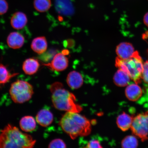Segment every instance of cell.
I'll return each mask as SVG.
<instances>
[{
    "instance_id": "9c48e42d",
    "label": "cell",
    "mask_w": 148,
    "mask_h": 148,
    "mask_svg": "<svg viewBox=\"0 0 148 148\" xmlns=\"http://www.w3.org/2000/svg\"><path fill=\"white\" fill-rule=\"evenodd\" d=\"M36 121L40 126L46 127L52 123L53 116L51 111L47 109H42L37 113L36 116Z\"/></svg>"
},
{
    "instance_id": "484cf974",
    "label": "cell",
    "mask_w": 148,
    "mask_h": 148,
    "mask_svg": "<svg viewBox=\"0 0 148 148\" xmlns=\"http://www.w3.org/2000/svg\"><path fill=\"white\" fill-rule=\"evenodd\" d=\"M144 22L145 25L148 27V12L144 16Z\"/></svg>"
},
{
    "instance_id": "7402d4cb",
    "label": "cell",
    "mask_w": 148,
    "mask_h": 148,
    "mask_svg": "<svg viewBox=\"0 0 148 148\" xmlns=\"http://www.w3.org/2000/svg\"><path fill=\"white\" fill-rule=\"evenodd\" d=\"M49 148H66V145L62 140L60 138L55 139L50 142L49 145Z\"/></svg>"
},
{
    "instance_id": "3957f363",
    "label": "cell",
    "mask_w": 148,
    "mask_h": 148,
    "mask_svg": "<svg viewBox=\"0 0 148 148\" xmlns=\"http://www.w3.org/2000/svg\"><path fill=\"white\" fill-rule=\"evenodd\" d=\"M53 106L57 110L66 112H79L82 108L76 103L75 95L64 88L62 83L56 82L49 87Z\"/></svg>"
},
{
    "instance_id": "4fadbf2b",
    "label": "cell",
    "mask_w": 148,
    "mask_h": 148,
    "mask_svg": "<svg viewBox=\"0 0 148 148\" xmlns=\"http://www.w3.org/2000/svg\"><path fill=\"white\" fill-rule=\"evenodd\" d=\"M27 23L26 15L21 12L15 13L11 18V25L14 29H23L26 25Z\"/></svg>"
},
{
    "instance_id": "8fae6325",
    "label": "cell",
    "mask_w": 148,
    "mask_h": 148,
    "mask_svg": "<svg viewBox=\"0 0 148 148\" xmlns=\"http://www.w3.org/2000/svg\"><path fill=\"white\" fill-rule=\"evenodd\" d=\"M7 43L11 48L17 49L21 48L25 43L24 36L20 33L14 32L11 33L7 38Z\"/></svg>"
},
{
    "instance_id": "30bf717a",
    "label": "cell",
    "mask_w": 148,
    "mask_h": 148,
    "mask_svg": "<svg viewBox=\"0 0 148 148\" xmlns=\"http://www.w3.org/2000/svg\"><path fill=\"white\" fill-rule=\"evenodd\" d=\"M126 97L129 100L136 101L141 97L143 91L141 88L136 83H132L127 86L125 90Z\"/></svg>"
},
{
    "instance_id": "44dd1931",
    "label": "cell",
    "mask_w": 148,
    "mask_h": 148,
    "mask_svg": "<svg viewBox=\"0 0 148 148\" xmlns=\"http://www.w3.org/2000/svg\"><path fill=\"white\" fill-rule=\"evenodd\" d=\"M122 147L124 148H136L138 147V141L136 136H128L122 140Z\"/></svg>"
},
{
    "instance_id": "cb8c5ba5",
    "label": "cell",
    "mask_w": 148,
    "mask_h": 148,
    "mask_svg": "<svg viewBox=\"0 0 148 148\" xmlns=\"http://www.w3.org/2000/svg\"><path fill=\"white\" fill-rule=\"evenodd\" d=\"M8 5L5 0H0V15L4 14L8 11Z\"/></svg>"
},
{
    "instance_id": "7a4b0ae2",
    "label": "cell",
    "mask_w": 148,
    "mask_h": 148,
    "mask_svg": "<svg viewBox=\"0 0 148 148\" xmlns=\"http://www.w3.org/2000/svg\"><path fill=\"white\" fill-rule=\"evenodd\" d=\"M36 142L31 135L10 124L5 126L0 134V148H32Z\"/></svg>"
},
{
    "instance_id": "5bb4252c",
    "label": "cell",
    "mask_w": 148,
    "mask_h": 148,
    "mask_svg": "<svg viewBox=\"0 0 148 148\" xmlns=\"http://www.w3.org/2000/svg\"><path fill=\"white\" fill-rule=\"evenodd\" d=\"M134 115H130L125 112L119 114L116 118L118 127L123 131H127L131 128Z\"/></svg>"
},
{
    "instance_id": "d4e9b609",
    "label": "cell",
    "mask_w": 148,
    "mask_h": 148,
    "mask_svg": "<svg viewBox=\"0 0 148 148\" xmlns=\"http://www.w3.org/2000/svg\"><path fill=\"white\" fill-rule=\"evenodd\" d=\"M86 148H102L100 142L99 140H90L87 144Z\"/></svg>"
},
{
    "instance_id": "277c9868",
    "label": "cell",
    "mask_w": 148,
    "mask_h": 148,
    "mask_svg": "<svg viewBox=\"0 0 148 148\" xmlns=\"http://www.w3.org/2000/svg\"><path fill=\"white\" fill-rule=\"evenodd\" d=\"M115 65L116 67L128 74L131 79L136 84L141 82L143 64L138 51H135L133 56L127 60H122L117 57Z\"/></svg>"
},
{
    "instance_id": "603a6c76",
    "label": "cell",
    "mask_w": 148,
    "mask_h": 148,
    "mask_svg": "<svg viewBox=\"0 0 148 148\" xmlns=\"http://www.w3.org/2000/svg\"><path fill=\"white\" fill-rule=\"evenodd\" d=\"M142 79H143L144 82L148 84V60L143 64Z\"/></svg>"
},
{
    "instance_id": "2e32d148",
    "label": "cell",
    "mask_w": 148,
    "mask_h": 148,
    "mask_svg": "<svg viewBox=\"0 0 148 148\" xmlns=\"http://www.w3.org/2000/svg\"><path fill=\"white\" fill-rule=\"evenodd\" d=\"M33 51L38 54L45 52L47 48V42L45 37L40 36L34 39L31 44Z\"/></svg>"
},
{
    "instance_id": "ba28073f",
    "label": "cell",
    "mask_w": 148,
    "mask_h": 148,
    "mask_svg": "<svg viewBox=\"0 0 148 148\" xmlns=\"http://www.w3.org/2000/svg\"><path fill=\"white\" fill-rule=\"evenodd\" d=\"M135 52L134 46L128 42H121L117 46L116 49L118 57L122 60H127L131 58Z\"/></svg>"
},
{
    "instance_id": "e0dca14e",
    "label": "cell",
    "mask_w": 148,
    "mask_h": 148,
    "mask_svg": "<svg viewBox=\"0 0 148 148\" xmlns=\"http://www.w3.org/2000/svg\"><path fill=\"white\" fill-rule=\"evenodd\" d=\"M19 125L20 128L24 132H32L36 129V122L33 116H26L22 118L20 120Z\"/></svg>"
},
{
    "instance_id": "52a82bcc",
    "label": "cell",
    "mask_w": 148,
    "mask_h": 148,
    "mask_svg": "<svg viewBox=\"0 0 148 148\" xmlns=\"http://www.w3.org/2000/svg\"><path fill=\"white\" fill-rule=\"evenodd\" d=\"M68 60L63 53H58L55 56L51 62L43 65L52 71L60 72L64 71L68 66Z\"/></svg>"
},
{
    "instance_id": "d6986e66",
    "label": "cell",
    "mask_w": 148,
    "mask_h": 148,
    "mask_svg": "<svg viewBox=\"0 0 148 148\" xmlns=\"http://www.w3.org/2000/svg\"><path fill=\"white\" fill-rule=\"evenodd\" d=\"M18 74L11 73L6 66L2 64H0V88Z\"/></svg>"
},
{
    "instance_id": "6da1fadb",
    "label": "cell",
    "mask_w": 148,
    "mask_h": 148,
    "mask_svg": "<svg viewBox=\"0 0 148 148\" xmlns=\"http://www.w3.org/2000/svg\"><path fill=\"white\" fill-rule=\"evenodd\" d=\"M60 124L63 130L73 139L87 136L91 131L90 120L78 112H66L61 118Z\"/></svg>"
},
{
    "instance_id": "5b68a950",
    "label": "cell",
    "mask_w": 148,
    "mask_h": 148,
    "mask_svg": "<svg viewBox=\"0 0 148 148\" xmlns=\"http://www.w3.org/2000/svg\"><path fill=\"white\" fill-rule=\"evenodd\" d=\"M32 85L27 81L17 80L12 83L9 89L11 99L14 102L23 103L28 101L34 94Z\"/></svg>"
},
{
    "instance_id": "9a60e30c",
    "label": "cell",
    "mask_w": 148,
    "mask_h": 148,
    "mask_svg": "<svg viewBox=\"0 0 148 148\" xmlns=\"http://www.w3.org/2000/svg\"><path fill=\"white\" fill-rule=\"evenodd\" d=\"M40 66L39 62L36 59L28 58L23 63V69L24 73L26 75H32L38 72Z\"/></svg>"
},
{
    "instance_id": "ffe728a7",
    "label": "cell",
    "mask_w": 148,
    "mask_h": 148,
    "mask_svg": "<svg viewBox=\"0 0 148 148\" xmlns=\"http://www.w3.org/2000/svg\"><path fill=\"white\" fill-rule=\"evenodd\" d=\"M34 7L36 10L40 12H47L51 5V0H34Z\"/></svg>"
},
{
    "instance_id": "7c38bea8",
    "label": "cell",
    "mask_w": 148,
    "mask_h": 148,
    "mask_svg": "<svg viewBox=\"0 0 148 148\" xmlns=\"http://www.w3.org/2000/svg\"><path fill=\"white\" fill-rule=\"evenodd\" d=\"M66 82L69 87L73 89L80 88L83 84L82 76L78 72L73 71L68 74Z\"/></svg>"
},
{
    "instance_id": "8992f818",
    "label": "cell",
    "mask_w": 148,
    "mask_h": 148,
    "mask_svg": "<svg viewBox=\"0 0 148 148\" xmlns=\"http://www.w3.org/2000/svg\"><path fill=\"white\" fill-rule=\"evenodd\" d=\"M130 129L132 134L142 141L148 139V111L134 116Z\"/></svg>"
},
{
    "instance_id": "ac0fdd59",
    "label": "cell",
    "mask_w": 148,
    "mask_h": 148,
    "mask_svg": "<svg viewBox=\"0 0 148 148\" xmlns=\"http://www.w3.org/2000/svg\"><path fill=\"white\" fill-rule=\"evenodd\" d=\"M130 79L128 74L120 69L116 71L113 77L114 84L119 87L127 86L130 82Z\"/></svg>"
}]
</instances>
